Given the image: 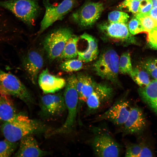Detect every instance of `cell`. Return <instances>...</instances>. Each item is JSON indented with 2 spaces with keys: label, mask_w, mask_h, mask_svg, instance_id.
Wrapping results in <instances>:
<instances>
[{
  "label": "cell",
  "mask_w": 157,
  "mask_h": 157,
  "mask_svg": "<svg viewBox=\"0 0 157 157\" xmlns=\"http://www.w3.org/2000/svg\"><path fill=\"white\" fill-rule=\"evenodd\" d=\"M1 129L5 139L17 142L27 135L43 131L45 128L39 121L17 114L10 119L3 122Z\"/></svg>",
  "instance_id": "cell-1"
},
{
  "label": "cell",
  "mask_w": 157,
  "mask_h": 157,
  "mask_svg": "<svg viewBox=\"0 0 157 157\" xmlns=\"http://www.w3.org/2000/svg\"><path fill=\"white\" fill-rule=\"evenodd\" d=\"M77 82L76 76L74 74L69 76L67 78L63 94L67 111L66 119L61 126L49 132L47 134V136L68 133L72 130L78 112L79 97L76 88Z\"/></svg>",
  "instance_id": "cell-2"
},
{
  "label": "cell",
  "mask_w": 157,
  "mask_h": 157,
  "mask_svg": "<svg viewBox=\"0 0 157 157\" xmlns=\"http://www.w3.org/2000/svg\"><path fill=\"white\" fill-rule=\"evenodd\" d=\"M0 94L16 97L28 106L35 103L31 94L19 79L14 75L6 72L0 68Z\"/></svg>",
  "instance_id": "cell-3"
},
{
  "label": "cell",
  "mask_w": 157,
  "mask_h": 157,
  "mask_svg": "<svg viewBox=\"0 0 157 157\" xmlns=\"http://www.w3.org/2000/svg\"><path fill=\"white\" fill-rule=\"evenodd\" d=\"M0 7L12 13L29 25L34 24L40 9L36 0H7L0 1Z\"/></svg>",
  "instance_id": "cell-4"
},
{
  "label": "cell",
  "mask_w": 157,
  "mask_h": 157,
  "mask_svg": "<svg viewBox=\"0 0 157 157\" xmlns=\"http://www.w3.org/2000/svg\"><path fill=\"white\" fill-rule=\"evenodd\" d=\"M91 146L94 154L99 157H118L121 152L120 145L105 129H93Z\"/></svg>",
  "instance_id": "cell-5"
},
{
  "label": "cell",
  "mask_w": 157,
  "mask_h": 157,
  "mask_svg": "<svg viewBox=\"0 0 157 157\" xmlns=\"http://www.w3.org/2000/svg\"><path fill=\"white\" fill-rule=\"evenodd\" d=\"M119 57L114 49L104 51L93 65L94 69L98 76L112 83L118 82Z\"/></svg>",
  "instance_id": "cell-6"
},
{
  "label": "cell",
  "mask_w": 157,
  "mask_h": 157,
  "mask_svg": "<svg viewBox=\"0 0 157 157\" xmlns=\"http://www.w3.org/2000/svg\"><path fill=\"white\" fill-rule=\"evenodd\" d=\"M72 35L70 29L63 28L55 30L45 37L43 46L50 61H52L59 56Z\"/></svg>",
  "instance_id": "cell-7"
},
{
  "label": "cell",
  "mask_w": 157,
  "mask_h": 157,
  "mask_svg": "<svg viewBox=\"0 0 157 157\" xmlns=\"http://www.w3.org/2000/svg\"><path fill=\"white\" fill-rule=\"evenodd\" d=\"M43 3L45 11L41 22L39 34L56 21L62 20L72 8L74 5L73 0H64L56 6L51 4L48 0H44Z\"/></svg>",
  "instance_id": "cell-8"
},
{
  "label": "cell",
  "mask_w": 157,
  "mask_h": 157,
  "mask_svg": "<svg viewBox=\"0 0 157 157\" xmlns=\"http://www.w3.org/2000/svg\"><path fill=\"white\" fill-rule=\"evenodd\" d=\"M131 108L128 101L124 99H119L97 117L94 120L99 122L106 120L116 126H122L128 117Z\"/></svg>",
  "instance_id": "cell-9"
},
{
  "label": "cell",
  "mask_w": 157,
  "mask_h": 157,
  "mask_svg": "<svg viewBox=\"0 0 157 157\" xmlns=\"http://www.w3.org/2000/svg\"><path fill=\"white\" fill-rule=\"evenodd\" d=\"M40 106L41 114L47 117L59 116L66 109L63 95L60 93L42 96Z\"/></svg>",
  "instance_id": "cell-10"
},
{
  "label": "cell",
  "mask_w": 157,
  "mask_h": 157,
  "mask_svg": "<svg viewBox=\"0 0 157 157\" xmlns=\"http://www.w3.org/2000/svg\"><path fill=\"white\" fill-rule=\"evenodd\" d=\"M104 9L100 2H89L72 15L74 19L83 26H91L99 18Z\"/></svg>",
  "instance_id": "cell-11"
},
{
  "label": "cell",
  "mask_w": 157,
  "mask_h": 157,
  "mask_svg": "<svg viewBox=\"0 0 157 157\" xmlns=\"http://www.w3.org/2000/svg\"><path fill=\"white\" fill-rule=\"evenodd\" d=\"M113 92L110 87L96 83L94 90L87 98L85 102L87 113H92L100 108L110 99Z\"/></svg>",
  "instance_id": "cell-12"
},
{
  "label": "cell",
  "mask_w": 157,
  "mask_h": 157,
  "mask_svg": "<svg viewBox=\"0 0 157 157\" xmlns=\"http://www.w3.org/2000/svg\"><path fill=\"white\" fill-rule=\"evenodd\" d=\"M100 29L108 37L127 44L136 43L126 23H106L100 26Z\"/></svg>",
  "instance_id": "cell-13"
},
{
  "label": "cell",
  "mask_w": 157,
  "mask_h": 157,
  "mask_svg": "<svg viewBox=\"0 0 157 157\" xmlns=\"http://www.w3.org/2000/svg\"><path fill=\"white\" fill-rule=\"evenodd\" d=\"M23 66L34 84H36L38 73L43 65V59L41 55L37 51H30L24 58Z\"/></svg>",
  "instance_id": "cell-14"
},
{
  "label": "cell",
  "mask_w": 157,
  "mask_h": 157,
  "mask_svg": "<svg viewBox=\"0 0 157 157\" xmlns=\"http://www.w3.org/2000/svg\"><path fill=\"white\" fill-rule=\"evenodd\" d=\"M39 86L45 94L53 93L65 87L66 81L63 78L53 75L48 69L43 70L38 78Z\"/></svg>",
  "instance_id": "cell-15"
},
{
  "label": "cell",
  "mask_w": 157,
  "mask_h": 157,
  "mask_svg": "<svg viewBox=\"0 0 157 157\" xmlns=\"http://www.w3.org/2000/svg\"><path fill=\"white\" fill-rule=\"evenodd\" d=\"M48 152L42 150L32 134L27 135L20 140L18 150L14 154L16 157H42Z\"/></svg>",
  "instance_id": "cell-16"
},
{
  "label": "cell",
  "mask_w": 157,
  "mask_h": 157,
  "mask_svg": "<svg viewBox=\"0 0 157 157\" xmlns=\"http://www.w3.org/2000/svg\"><path fill=\"white\" fill-rule=\"evenodd\" d=\"M145 125V120L142 110L139 108H131L128 117L123 125L126 134H133L141 131Z\"/></svg>",
  "instance_id": "cell-17"
},
{
  "label": "cell",
  "mask_w": 157,
  "mask_h": 157,
  "mask_svg": "<svg viewBox=\"0 0 157 157\" xmlns=\"http://www.w3.org/2000/svg\"><path fill=\"white\" fill-rule=\"evenodd\" d=\"M80 38L87 42L88 46L84 50H78V59L85 63L90 62L95 60L97 57L99 52L98 43L96 39L86 33L82 34Z\"/></svg>",
  "instance_id": "cell-18"
},
{
  "label": "cell",
  "mask_w": 157,
  "mask_h": 157,
  "mask_svg": "<svg viewBox=\"0 0 157 157\" xmlns=\"http://www.w3.org/2000/svg\"><path fill=\"white\" fill-rule=\"evenodd\" d=\"M9 97L0 95V121H8L17 114L14 104Z\"/></svg>",
  "instance_id": "cell-19"
},
{
  "label": "cell",
  "mask_w": 157,
  "mask_h": 157,
  "mask_svg": "<svg viewBox=\"0 0 157 157\" xmlns=\"http://www.w3.org/2000/svg\"><path fill=\"white\" fill-rule=\"evenodd\" d=\"M138 91L143 101L151 108L157 104V80L151 81L145 87H140Z\"/></svg>",
  "instance_id": "cell-20"
},
{
  "label": "cell",
  "mask_w": 157,
  "mask_h": 157,
  "mask_svg": "<svg viewBox=\"0 0 157 157\" xmlns=\"http://www.w3.org/2000/svg\"><path fill=\"white\" fill-rule=\"evenodd\" d=\"M79 39L78 37L73 35L67 41L58 58L59 59L66 60L74 58L78 56L77 45Z\"/></svg>",
  "instance_id": "cell-21"
},
{
  "label": "cell",
  "mask_w": 157,
  "mask_h": 157,
  "mask_svg": "<svg viewBox=\"0 0 157 157\" xmlns=\"http://www.w3.org/2000/svg\"><path fill=\"white\" fill-rule=\"evenodd\" d=\"M96 82L89 76L85 75L83 83L79 96L78 109L81 105L86 102L87 98L94 90Z\"/></svg>",
  "instance_id": "cell-22"
},
{
  "label": "cell",
  "mask_w": 157,
  "mask_h": 157,
  "mask_svg": "<svg viewBox=\"0 0 157 157\" xmlns=\"http://www.w3.org/2000/svg\"><path fill=\"white\" fill-rule=\"evenodd\" d=\"M149 75L145 69L138 67L133 69L130 76L140 87H143L148 85L151 82Z\"/></svg>",
  "instance_id": "cell-23"
},
{
  "label": "cell",
  "mask_w": 157,
  "mask_h": 157,
  "mask_svg": "<svg viewBox=\"0 0 157 157\" xmlns=\"http://www.w3.org/2000/svg\"><path fill=\"white\" fill-rule=\"evenodd\" d=\"M133 69L130 53L126 52L123 53L119 59V73L130 76L133 72Z\"/></svg>",
  "instance_id": "cell-24"
},
{
  "label": "cell",
  "mask_w": 157,
  "mask_h": 157,
  "mask_svg": "<svg viewBox=\"0 0 157 157\" xmlns=\"http://www.w3.org/2000/svg\"><path fill=\"white\" fill-rule=\"evenodd\" d=\"M135 18L141 23L145 32L147 33L157 27L156 20L152 18L149 13H138L135 15Z\"/></svg>",
  "instance_id": "cell-25"
},
{
  "label": "cell",
  "mask_w": 157,
  "mask_h": 157,
  "mask_svg": "<svg viewBox=\"0 0 157 157\" xmlns=\"http://www.w3.org/2000/svg\"><path fill=\"white\" fill-rule=\"evenodd\" d=\"M83 67V62L78 59L66 60L60 65V67L62 71L67 72L80 70Z\"/></svg>",
  "instance_id": "cell-26"
},
{
  "label": "cell",
  "mask_w": 157,
  "mask_h": 157,
  "mask_svg": "<svg viewBox=\"0 0 157 157\" xmlns=\"http://www.w3.org/2000/svg\"><path fill=\"white\" fill-rule=\"evenodd\" d=\"M18 143L5 139L0 141V157H8L12 155L16 149Z\"/></svg>",
  "instance_id": "cell-27"
},
{
  "label": "cell",
  "mask_w": 157,
  "mask_h": 157,
  "mask_svg": "<svg viewBox=\"0 0 157 157\" xmlns=\"http://www.w3.org/2000/svg\"><path fill=\"white\" fill-rule=\"evenodd\" d=\"M129 17L128 14L124 12L115 10L110 12L108 16L110 22L126 23Z\"/></svg>",
  "instance_id": "cell-28"
},
{
  "label": "cell",
  "mask_w": 157,
  "mask_h": 157,
  "mask_svg": "<svg viewBox=\"0 0 157 157\" xmlns=\"http://www.w3.org/2000/svg\"><path fill=\"white\" fill-rule=\"evenodd\" d=\"M143 68L152 77L157 80V59L152 58L146 60L143 64Z\"/></svg>",
  "instance_id": "cell-29"
},
{
  "label": "cell",
  "mask_w": 157,
  "mask_h": 157,
  "mask_svg": "<svg viewBox=\"0 0 157 157\" xmlns=\"http://www.w3.org/2000/svg\"><path fill=\"white\" fill-rule=\"evenodd\" d=\"M140 1L139 0H125L119 6L120 8L126 9L135 15L138 13Z\"/></svg>",
  "instance_id": "cell-30"
},
{
  "label": "cell",
  "mask_w": 157,
  "mask_h": 157,
  "mask_svg": "<svg viewBox=\"0 0 157 157\" xmlns=\"http://www.w3.org/2000/svg\"><path fill=\"white\" fill-rule=\"evenodd\" d=\"M130 33L133 35L144 32L143 27L136 18L132 19L129 22L128 26Z\"/></svg>",
  "instance_id": "cell-31"
},
{
  "label": "cell",
  "mask_w": 157,
  "mask_h": 157,
  "mask_svg": "<svg viewBox=\"0 0 157 157\" xmlns=\"http://www.w3.org/2000/svg\"><path fill=\"white\" fill-rule=\"evenodd\" d=\"M147 41L149 47L157 50V27L147 33Z\"/></svg>",
  "instance_id": "cell-32"
},
{
  "label": "cell",
  "mask_w": 157,
  "mask_h": 157,
  "mask_svg": "<svg viewBox=\"0 0 157 157\" xmlns=\"http://www.w3.org/2000/svg\"><path fill=\"white\" fill-rule=\"evenodd\" d=\"M142 147L140 144H135L129 145L126 150L125 156L126 157H139Z\"/></svg>",
  "instance_id": "cell-33"
},
{
  "label": "cell",
  "mask_w": 157,
  "mask_h": 157,
  "mask_svg": "<svg viewBox=\"0 0 157 157\" xmlns=\"http://www.w3.org/2000/svg\"><path fill=\"white\" fill-rule=\"evenodd\" d=\"M152 8L151 0H144L140 1L138 13H149Z\"/></svg>",
  "instance_id": "cell-34"
},
{
  "label": "cell",
  "mask_w": 157,
  "mask_h": 157,
  "mask_svg": "<svg viewBox=\"0 0 157 157\" xmlns=\"http://www.w3.org/2000/svg\"><path fill=\"white\" fill-rule=\"evenodd\" d=\"M85 75L82 74H78L76 76L77 82L76 88L78 93V97L80 93L82 86L83 85Z\"/></svg>",
  "instance_id": "cell-35"
},
{
  "label": "cell",
  "mask_w": 157,
  "mask_h": 157,
  "mask_svg": "<svg viewBox=\"0 0 157 157\" xmlns=\"http://www.w3.org/2000/svg\"><path fill=\"white\" fill-rule=\"evenodd\" d=\"M152 153L150 149L146 147H142L139 157H152Z\"/></svg>",
  "instance_id": "cell-36"
},
{
  "label": "cell",
  "mask_w": 157,
  "mask_h": 157,
  "mask_svg": "<svg viewBox=\"0 0 157 157\" xmlns=\"http://www.w3.org/2000/svg\"><path fill=\"white\" fill-rule=\"evenodd\" d=\"M149 15L153 19L157 20V7L152 8L149 13Z\"/></svg>",
  "instance_id": "cell-37"
},
{
  "label": "cell",
  "mask_w": 157,
  "mask_h": 157,
  "mask_svg": "<svg viewBox=\"0 0 157 157\" xmlns=\"http://www.w3.org/2000/svg\"><path fill=\"white\" fill-rule=\"evenodd\" d=\"M152 8L157 7V0H151Z\"/></svg>",
  "instance_id": "cell-38"
},
{
  "label": "cell",
  "mask_w": 157,
  "mask_h": 157,
  "mask_svg": "<svg viewBox=\"0 0 157 157\" xmlns=\"http://www.w3.org/2000/svg\"><path fill=\"white\" fill-rule=\"evenodd\" d=\"M151 108H153L157 113V104Z\"/></svg>",
  "instance_id": "cell-39"
},
{
  "label": "cell",
  "mask_w": 157,
  "mask_h": 157,
  "mask_svg": "<svg viewBox=\"0 0 157 157\" xmlns=\"http://www.w3.org/2000/svg\"><path fill=\"white\" fill-rule=\"evenodd\" d=\"M139 0L140 1H143V0Z\"/></svg>",
  "instance_id": "cell-40"
},
{
  "label": "cell",
  "mask_w": 157,
  "mask_h": 157,
  "mask_svg": "<svg viewBox=\"0 0 157 157\" xmlns=\"http://www.w3.org/2000/svg\"><path fill=\"white\" fill-rule=\"evenodd\" d=\"M156 21H157V20H156Z\"/></svg>",
  "instance_id": "cell-41"
}]
</instances>
